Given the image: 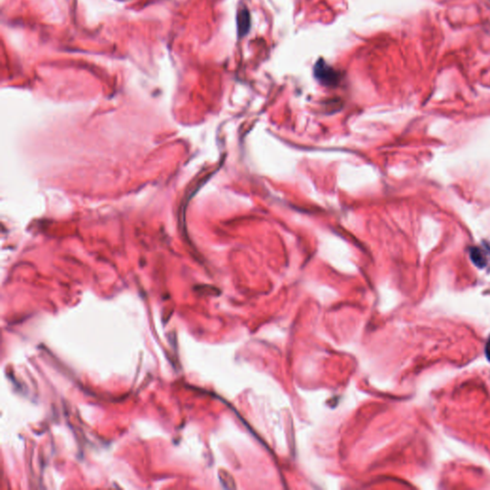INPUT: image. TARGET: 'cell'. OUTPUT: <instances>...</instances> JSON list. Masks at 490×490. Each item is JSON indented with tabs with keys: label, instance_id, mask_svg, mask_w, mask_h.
Wrapping results in <instances>:
<instances>
[{
	"label": "cell",
	"instance_id": "4",
	"mask_svg": "<svg viewBox=\"0 0 490 490\" xmlns=\"http://www.w3.org/2000/svg\"><path fill=\"white\" fill-rule=\"evenodd\" d=\"M484 351H485V356L486 358L490 361V336L486 342V345H485V349H484Z\"/></svg>",
	"mask_w": 490,
	"mask_h": 490
},
{
	"label": "cell",
	"instance_id": "3",
	"mask_svg": "<svg viewBox=\"0 0 490 490\" xmlns=\"http://www.w3.org/2000/svg\"><path fill=\"white\" fill-rule=\"evenodd\" d=\"M220 479H221V482L224 485V487L236 488L235 481H234V479H232V477L229 475L228 473H224V474L220 475Z\"/></svg>",
	"mask_w": 490,
	"mask_h": 490
},
{
	"label": "cell",
	"instance_id": "1",
	"mask_svg": "<svg viewBox=\"0 0 490 490\" xmlns=\"http://www.w3.org/2000/svg\"><path fill=\"white\" fill-rule=\"evenodd\" d=\"M315 71L317 78L326 85H334L338 82V76L331 68H328L326 66L323 67L317 66Z\"/></svg>",
	"mask_w": 490,
	"mask_h": 490
},
{
	"label": "cell",
	"instance_id": "2",
	"mask_svg": "<svg viewBox=\"0 0 490 490\" xmlns=\"http://www.w3.org/2000/svg\"><path fill=\"white\" fill-rule=\"evenodd\" d=\"M470 258H471L472 262H474L478 267H484L486 264L483 254L478 248H474L471 250Z\"/></svg>",
	"mask_w": 490,
	"mask_h": 490
}]
</instances>
